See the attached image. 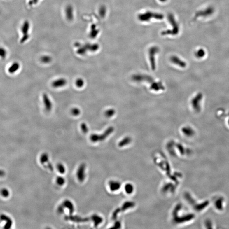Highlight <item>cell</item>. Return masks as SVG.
<instances>
[{"mask_svg": "<svg viewBox=\"0 0 229 229\" xmlns=\"http://www.w3.org/2000/svg\"><path fill=\"white\" fill-rule=\"evenodd\" d=\"M67 80L64 78H60L52 82V86L55 88H62L67 84Z\"/></svg>", "mask_w": 229, "mask_h": 229, "instance_id": "cell-8", "label": "cell"}, {"mask_svg": "<svg viewBox=\"0 0 229 229\" xmlns=\"http://www.w3.org/2000/svg\"><path fill=\"white\" fill-rule=\"evenodd\" d=\"M114 128L113 127H110L104 132V133L101 135L97 134H93L90 136V140L93 142L102 141L107 138L114 131Z\"/></svg>", "mask_w": 229, "mask_h": 229, "instance_id": "cell-1", "label": "cell"}, {"mask_svg": "<svg viewBox=\"0 0 229 229\" xmlns=\"http://www.w3.org/2000/svg\"><path fill=\"white\" fill-rule=\"evenodd\" d=\"M85 82L84 80L81 78H78L76 81L75 84L78 88H81L84 86Z\"/></svg>", "mask_w": 229, "mask_h": 229, "instance_id": "cell-19", "label": "cell"}, {"mask_svg": "<svg viewBox=\"0 0 229 229\" xmlns=\"http://www.w3.org/2000/svg\"><path fill=\"white\" fill-rule=\"evenodd\" d=\"M5 175V172L4 170L0 169V177H2Z\"/></svg>", "mask_w": 229, "mask_h": 229, "instance_id": "cell-27", "label": "cell"}, {"mask_svg": "<svg viewBox=\"0 0 229 229\" xmlns=\"http://www.w3.org/2000/svg\"><path fill=\"white\" fill-rule=\"evenodd\" d=\"M228 124H229V119L228 120Z\"/></svg>", "mask_w": 229, "mask_h": 229, "instance_id": "cell-28", "label": "cell"}, {"mask_svg": "<svg viewBox=\"0 0 229 229\" xmlns=\"http://www.w3.org/2000/svg\"><path fill=\"white\" fill-rule=\"evenodd\" d=\"M81 129H82V131L84 133H88V128L87 125L85 123H82L81 125Z\"/></svg>", "mask_w": 229, "mask_h": 229, "instance_id": "cell-23", "label": "cell"}, {"mask_svg": "<svg viewBox=\"0 0 229 229\" xmlns=\"http://www.w3.org/2000/svg\"><path fill=\"white\" fill-rule=\"evenodd\" d=\"M50 60H51V59L49 57H44L42 58V62L44 63H48V62H50Z\"/></svg>", "mask_w": 229, "mask_h": 229, "instance_id": "cell-25", "label": "cell"}, {"mask_svg": "<svg viewBox=\"0 0 229 229\" xmlns=\"http://www.w3.org/2000/svg\"><path fill=\"white\" fill-rule=\"evenodd\" d=\"M205 52L203 49H200L198 50L196 53V56L198 58H202L204 57Z\"/></svg>", "mask_w": 229, "mask_h": 229, "instance_id": "cell-17", "label": "cell"}, {"mask_svg": "<svg viewBox=\"0 0 229 229\" xmlns=\"http://www.w3.org/2000/svg\"><path fill=\"white\" fill-rule=\"evenodd\" d=\"M132 79L134 82L137 83L146 82L151 83L154 82V79L153 77L148 75L144 74H136L132 76Z\"/></svg>", "mask_w": 229, "mask_h": 229, "instance_id": "cell-3", "label": "cell"}, {"mask_svg": "<svg viewBox=\"0 0 229 229\" xmlns=\"http://www.w3.org/2000/svg\"><path fill=\"white\" fill-rule=\"evenodd\" d=\"M86 165L85 164H82L79 168L77 172L78 179L80 182H83L85 178Z\"/></svg>", "mask_w": 229, "mask_h": 229, "instance_id": "cell-4", "label": "cell"}, {"mask_svg": "<svg viewBox=\"0 0 229 229\" xmlns=\"http://www.w3.org/2000/svg\"><path fill=\"white\" fill-rule=\"evenodd\" d=\"M110 188L112 190H116L119 188V184L118 183L111 181L110 183Z\"/></svg>", "mask_w": 229, "mask_h": 229, "instance_id": "cell-14", "label": "cell"}, {"mask_svg": "<svg viewBox=\"0 0 229 229\" xmlns=\"http://www.w3.org/2000/svg\"><path fill=\"white\" fill-rule=\"evenodd\" d=\"M56 181H57V183L60 186H62L65 183V179H64V178L61 177V176L58 177L57 178Z\"/></svg>", "mask_w": 229, "mask_h": 229, "instance_id": "cell-22", "label": "cell"}, {"mask_svg": "<svg viewBox=\"0 0 229 229\" xmlns=\"http://www.w3.org/2000/svg\"><path fill=\"white\" fill-rule=\"evenodd\" d=\"M57 169L58 170L59 172L61 174H64L65 173V167L63 164L61 163H59L57 165Z\"/></svg>", "mask_w": 229, "mask_h": 229, "instance_id": "cell-20", "label": "cell"}, {"mask_svg": "<svg viewBox=\"0 0 229 229\" xmlns=\"http://www.w3.org/2000/svg\"><path fill=\"white\" fill-rule=\"evenodd\" d=\"M116 113V111L114 109H108L105 111L104 115L106 118H111L113 117Z\"/></svg>", "mask_w": 229, "mask_h": 229, "instance_id": "cell-13", "label": "cell"}, {"mask_svg": "<svg viewBox=\"0 0 229 229\" xmlns=\"http://www.w3.org/2000/svg\"><path fill=\"white\" fill-rule=\"evenodd\" d=\"M0 193H1V195L4 198H7V197H9V194H10L9 190L6 188H3L1 190Z\"/></svg>", "mask_w": 229, "mask_h": 229, "instance_id": "cell-18", "label": "cell"}, {"mask_svg": "<svg viewBox=\"0 0 229 229\" xmlns=\"http://www.w3.org/2000/svg\"><path fill=\"white\" fill-rule=\"evenodd\" d=\"M150 89L155 91L163 90H165V87L160 82H154L150 83Z\"/></svg>", "mask_w": 229, "mask_h": 229, "instance_id": "cell-7", "label": "cell"}, {"mask_svg": "<svg viewBox=\"0 0 229 229\" xmlns=\"http://www.w3.org/2000/svg\"><path fill=\"white\" fill-rule=\"evenodd\" d=\"M130 185H128V186L126 187V190H127V192L131 193L132 191V189H130V188H132L131 186H130Z\"/></svg>", "mask_w": 229, "mask_h": 229, "instance_id": "cell-26", "label": "cell"}, {"mask_svg": "<svg viewBox=\"0 0 229 229\" xmlns=\"http://www.w3.org/2000/svg\"><path fill=\"white\" fill-rule=\"evenodd\" d=\"M182 132L185 135L189 137L193 136L195 133L194 130L189 126L183 127L182 129Z\"/></svg>", "mask_w": 229, "mask_h": 229, "instance_id": "cell-10", "label": "cell"}, {"mask_svg": "<svg viewBox=\"0 0 229 229\" xmlns=\"http://www.w3.org/2000/svg\"><path fill=\"white\" fill-rule=\"evenodd\" d=\"M49 160V157L47 154H43L42 155L41 157V162L42 164H45L46 162H48Z\"/></svg>", "mask_w": 229, "mask_h": 229, "instance_id": "cell-16", "label": "cell"}, {"mask_svg": "<svg viewBox=\"0 0 229 229\" xmlns=\"http://www.w3.org/2000/svg\"><path fill=\"white\" fill-rule=\"evenodd\" d=\"M71 113L74 116H78V115H80V110L78 108L75 107V108L72 109L71 110Z\"/></svg>", "mask_w": 229, "mask_h": 229, "instance_id": "cell-21", "label": "cell"}, {"mask_svg": "<svg viewBox=\"0 0 229 229\" xmlns=\"http://www.w3.org/2000/svg\"><path fill=\"white\" fill-rule=\"evenodd\" d=\"M6 55V51L5 49L3 48H0V57L2 58L5 57Z\"/></svg>", "mask_w": 229, "mask_h": 229, "instance_id": "cell-24", "label": "cell"}, {"mask_svg": "<svg viewBox=\"0 0 229 229\" xmlns=\"http://www.w3.org/2000/svg\"><path fill=\"white\" fill-rule=\"evenodd\" d=\"M20 68L19 64L17 62H15L9 67V71L10 73L14 74L18 71Z\"/></svg>", "mask_w": 229, "mask_h": 229, "instance_id": "cell-12", "label": "cell"}, {"mask_svg": "<svg viewBox=\"0 0 229 229\" xmlns=\"http://www.w3.org/2000/svg\"><path fill=\"white\" fill-rule=\"evenodd\" d=\"M43 101L46 111L50 112L52 108V104L48 95L46 93H44L43 96Z\"/></svg>", "mask_w": 229, "mask_h": 229, "instance_id": "cell-5", "label": "cell"}, {"mask_svg": "<svg viewBox=\"0 0 229 229\" xmlns=\"http://www.w3.org/2000/svg\"><path fill=\"white\" fill-rule=\"evenodd\" d=\"M131 139L130 137H126L125 138H124L120 142L119 145L120 146H125V145L129 144L131 142Z\"/></svg>", "mask_w": 229, "mask_h": 229, "instance_id": "cell-15", "label": "cell"}, {"mask_svg": "<svg viewBox=\"0 0 229 229\" xmlns=\"http://www.w3.org/2000/svg\"><path fill=\"white\" fill-rule=\"evenodd\" d=\"M203 98V95L202 92L197 93L191 101V104L192 108L195 112L199 113L201 110V102Z\"/></svg>", "mask_w": 229, "mask_h": 229, "instance_id": "cell-2", "label": "cell"}, {"mask_svg": "<svg viewBox=\"0 0 229 229\" xmlns=\"http://www.w3.org/2000/svg\"><path fill=\"white\" fill-rule=\"evenodd\" d=\"M62 205L64 207L68 208L71 214H72L73 213L74 210V207L73 203L71 202L69 200L65 201L63 202Z\"/></svg>", "mask_w": 229, "mask_h": 229, "instance_id": "cell-11", "label": "cell"}, {"mask_svg": "<svg viewBox=\"0 0 229 229\" xmlns=\"http://www.w3.org/2000/svg\"><path fill=\"white\" fill-rule=\"evenodd\" d=\"M171 60L172 62L174 64L178 65V66L181 67V68H186V66L187 64L186 62L183 61L182 60L180 59L179 58L175 57H175H172L171 58Z\"/></svg>", "mask_w": 229, "mask_h": 229, "instance_id": "cell-9", "label": "cell"}, {"mask_svg": "<svg viewBox=\"0 0 229 229\" xmlns=\"http://www.w3.org/2000/svg\"><path fill=\"white\" fill-rule=\"evenodd\" d=\"M0 219L5 221L4 228L8 229L11 228L13 224V221L9 216L5 214H2L0 216Z\"/></svg>", "mask_w": 229, "mask_h": 229, "instance_id": "cell-6", "label": "cell"}]
</instances>
